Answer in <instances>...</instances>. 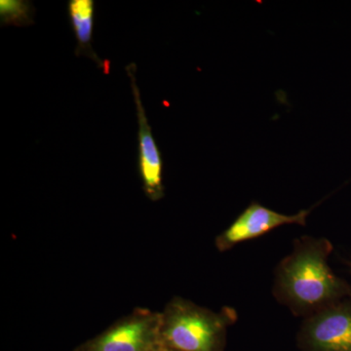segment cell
<instances>
[{
  "instance_id": "cell-1",
  "label": "cell",
  "mask_w": 351,
  "mask_h": 351,
  "mask_svg": "<svg viewBox=\"0 0 351 351\" xmlns=\"http://www.w3.org/2000/svg\"><path fill=\"white\" fill-rule=\"evenodd\" d=\"M332 245L326 239L304 237L276 270L277 301L295 315L308 317L341 300L351 299V286L328 263Z\"/></svg>"
},
{
  "instance_id": "cell-2",
  "label": "cell",
  "mask_w": 351,
  "mask_h": 351,
  "mask_svg": "<svg viewBox=\"0 0 351 351\" xmlns=\"http://www.w3.org/2000/svg\"><path fill=\"white\" fill-rule=\"evenodd\" d=\"M160 313V343L171 351H219L237 318L234 309L216 313L181 297L173 298Z\"/></svg>"
},
{
  "instance_id": "cell-3",
  "label": "cell",
  "mask_w": 351,
  "mask_h": 351,
  "mask_svg": "<svg viewBox=\"0 0 351 351\" xmlns=\"http://www.w3.org/2000/svg\"><path fill=\"white\" fill-rule=\"evenodd\" d=\"M160 311L138 307L75 351H151L160 343Z\"/></svg>"
},
{
  "instance_id": "cell-4",
  "label": "cell",
  "mask_w": 351,
  "mask_h": 351,
  "mask_svg": "<svg viewBox=\"0 0 351 351\" xmlns=\"http://www.w3.org/2000/svg\"><path fill=\"white\" fill-rule=\"evenodd\" d=\"M302 339L313 351H351V299L304 318Z\"/></svg>"
},
{
  "instance_id": "cell-5",
  "label": "cell",
  "mask_w": 351,
  "mask_h": 351,
  "mask_svg": "<svg viewBox=\"0 0 351 351\" xmlns=\"http://www.w3.org/2000/svg\"><path fill=\"white\" fill-rule=\"evenodd\" d=\"M309 213L311 210H301L295 215L281 214L258 202H252L232 225L216 237L215 245L219 252H226L245 241L258 239L279 226H306Z\"/></svg>"
},
{
  "instance_id": "cell-6",
  "label": "cell",
  "mask_w": 351,
  "mask_h": 351,
  "mask_svg": "<svg viewBox=\"0 0 351 351\" xmlns=\"http://www.w3.org/2000/svg\"><path fill=\"white\" fill-rule=\"evenodd\" d=\"M136 69L137 66L135 64H130L126 66L137 110L138 173L142 179L145 195L152 201H158L162 199L164 196L162 156L152 134V127L145 114V107L143 106L136 80Z\"/></svg>"
},
{
  "instance_id": "cell-7",
  "label": "cell",
  "mask_w": 351,
  "mask_h": 351,
  "mask_svg": "<svg viewBox=\"0 0 351 351\" xmlns=\"http://www.w3.org/2000/svg\"><path fill=\"white\" fill-rule=\"evenodd\" d=\"M68 11L69 21H71V27H73L76 41H77L76 55L77 56L85 55L90 59L94 60L100 66V68L104 69V73H108L110 63L101 61L92 47L95 2L93 0H69Z\"/></svg>"
},
{
  "instance_id": "cell-8",
  "label": "cell",
  "mask_w": 351,
  "mask_h": 351,
  "mask_svg": "<svg viewBox=\"0 0 351 351\" xmlns=\"http://www.w3.org/2000/svg\"><path fill=\"white\" fill-rule=\"evenodd\" d=\"M32 6L22 0H1L0 19L2 25H27L32 24Z\"/></svg>"
},
{
  "instance_id": "cell-9",
  "label": "cell",
  "mask_w": 351,
  "mask_h": 351,
  "mask_svg": "<svg viewBox=\"0 0 351 351\" xmlns=\"http://www.w3.org/2000/svg\"><path fill=\"white\" fill-rule=\"evenodd\" d=\"M151 351H171V350H168L167 348H165V346H164L162 345V343H159L158 346H156V348H154V350H152Z\"/></svg>"
}]
</instances>
